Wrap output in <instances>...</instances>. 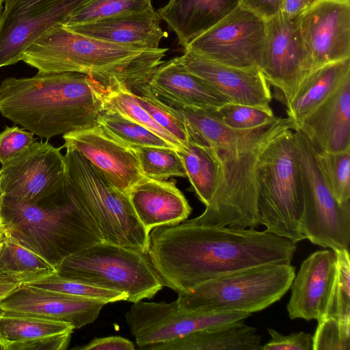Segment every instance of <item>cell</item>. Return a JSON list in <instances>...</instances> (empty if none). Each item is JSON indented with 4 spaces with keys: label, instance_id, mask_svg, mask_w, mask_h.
<instances>
[{
    "label": "cell",
    "instance_id": "cell-1",
    "mask_svg": "<svg viewBox=\"0 0 350 350\" xmlns=\"http://www.w3.org/2000/svg\"><path fill=\"white\" fill-rule=\"evenodd\" d=\"M297 243L267 230L196 224L154 228L147 256L163 286L177 293L245 269L291 262Z\"/></svg>",
    "mask_w": 350,
    "mask_h": 350
},
{
    "label": "cell",
    "instance_id": "cell-2",
    "mask_svg": "<svg viewBox=\"0 0 350 350\" xmlns=\"http://www.w3.org/2000/svg\"><path fill=\"white\" fill-rule=\"evenodd\" d=\"M105 88L81 72L8 77L0 83V113L49 139L98 124Z\"/></svg>",
    "mask_w": 350,
    "mask_h": 350
},
{
    "label": "cell",
    "instance_id": "cell-3",
    "mask_svg": "<svg viewBox=\"0 0 350 350\" xmlns=\"http://www.w3.org/2000/svg\"><path fill=\"white\" fill-rule=\"evenodd\" d=\"M167 50L120 45L57 24L26 49L21 61L39 73L81 72L105 88L124 86L133 92L148 83Z\"/></svg>",
    "mask_w": 350,
    "mask_h": 350
},
{
    "label": "cell",
    "instance_id": "cell-4",
    "mask_svg": "<svg viewBox=\"0 0 350 350\" xmlns=\"http://www.w3.org/2000/svg\"><path fill=\"white\" fill-rule=\"evenodd\" d=\"M1 206L3 233L55 268L71 254L103 241L93 219L66 193L63 200L46 206L7 200Z\"/></svg>",
    "mask_w": 350,
    "mask_h": 350
},
{
    "label": "cell",
    "instance_id": "cell-5",
    "mask_svg": "<svg viewBox=\"0 0 350 350\" xmlns=\"http://www.w3.org/2000/svg\"><path fill=\"white\" fill-rule=\"evenodd\" d=\"M64 190L95 222L103 240L147 254L148 234L126 195L79 152L66 147Z\"/></svg>",
    "mask_w": 350,
    "mask_h": 350
},
{
    "label": "cell",
    "instance_id": "cell-6",
    "mask_svg": "<svg viewBox=\"0 0 350 350\" xmlns=\"http://www.w3.org/2000/svg\"><path fill=\"white\" fill-rule=\"evenodd\" d=\"M256 178L261 225L295 243L304 239V190L294 130L282 131L266 146Z\"/></svg>",
    "mask_w": 350,
    "mask_h": 350
},
{
    "label": "cell",
    "instance_id": "cell-7",
    "mask_svg": "<svg viewBox=\"0 0 350 350\" xmlns=\"http://www.w3.org/2000/svg\"><path fill=\"white\" fill-rule=\"evenodd\" d=\"M295 276L291 263H275L229 273L178 293L176 300L185 311H261L279 301Z\"/></svg>",
    "mask_w": 350,
    "mask_h": 350
},
{
    "label": "cell",
    "instance_id": "cell-8",
    "mask_svg": "<svg viewBox=\"0 0 350 350\" xmlns=\"http://www.w3.org/2000/svg\"><path fill=\"white\" fill-rule=\"evenodd\" d=\"M56 269L64 277L124 293L133 303L163 287L147 254L104 241L71 254Z\"/></svg>",
    "mask_w": 350,
    "mask_h": 350
},
{
    "label": "cell",
    "instance_id": "cell-9",
    "mask_svg": "<svg viewBox=\"0 0 350 350\" xmlns=\"http://www.w3.org/2000/svg\"><path fill=\"white\" fill-rule=\"evenodd\" d=\"M282 132L267 137L248 149H216L222 163L221 180L204 211L189 221L196 224L242 229L256 228L261 225L258 207L257 165L266 146Z\"/></svg>",
    "mask_w": 350,
    "mask_h": 350
},
{
    "label": "cell",
    "instance_id": "cell-10",
    "mask_svg": "<svg viewBox=\"0 0 350 350\" xmlns=\"http://www.w3.org/2000/svg\"><path fill=\"white\" fill-rule=\"evenodd\" d=\"M62 148L34 142L15 154L0 169V201L46 206L65 197L66 174Z\"/></svg>",
    "mask_w": 350,
    "mask_h": 350
},
{
    "label": "cell",
    "instance_id": "cell-11",
    "mask_svg": "<svg viewBox=\"0 0 350 350\" xmlns=\"http://www.w3.org/2000/svg\"><path fill=\"white\" fill-rule=\"evenodd\" d=\"M304 190L302 231L312 243L332 250L350 246V200L340 204L325 184L307 137L294 130Z\"/></svg>",
    "mask_w": 350,
    "mask_h": 350
},
{
    "label": "cell",
    "instance_id": "cell-12",
    "mask_svg": "<svg viewBox=\"0 0 350 350\" xmlns=\"http://www.w3.org/2000/svg\"><path fill=\"white\" fill-rule=\"evenodd\" d=\"M265 38V21L239 5L184 50L228 66L260 68Z\"/></svg>",
    "mask_w": 350,
    "mask_h": 350
},
{
    "label": "cell",
    "instance_id": "cell-13",
    "mask_svg": "<svg viewBox=\"0 0 350 350\" xmlns=\"http://www.w3.org/2000/svg\"><path fill=\"white\" fill-rule=\"evenodd\" d=\"M251 315L243 312L185 311L172 303H134L125 314L128 325L140 349L174 340L196 331L242 321Z\"/></svg>",
    "mask_w": 350,
    "mask_h": 350
},
{
    "label": "cell",
    "instance_id": "cell-14",
    "mask_svg": "<svg viewBox=\"0 0 350 350\" xmlns=\"http://www.w3.org/2000/svg\"><path fill=\"white\" fill-rule=\"evenodd\" d=\"M86 0H5L0 15V68L21 61L26 49Z\"/></svg>",
    "mask_w": 350,
    "mask_h": 350
},
{
    "label": "cell",
    "instance_id": "cell-15",
    "mask_svg": "<svg viewBox=\"0 0 350 350\" xmlns=\"http://www.w3.org/2000/svg\"><path fill=\"white\" fill-rule=\"evenodd\" d=\"M297 23L308 72L350 58V0H314Z\"/></svg>",
    "mask_w": 350,
    "mask_h": 350
},
{
    "label": "cell",
    "instance_id": "cell-16",
    "mask_svg": "<svg viewBox=\"0 0 350 350\" xmlns=\"http://www.w3.org/2000/svg\"><path fill=\"white\" fill-rule=\"evenodd\" d=\"M266 38L260 69L270 85L281 94L286 107L308 73L297 18L282 12L265 21Z\"/></svg>",
    "mask_w": 350,
    "mask_h": 350
},
{
    "label": "cell",
    "instance_id": "cell-17",
    "mask_svg": "<svg viewBox=\"0 0 350 350\" xmlns=\"http://www.w3.org/2000/svg\"><path fill=\"white\" fill-rule=\"evenodd\" d=\"M62 148L71 147L94 165L118 190L128 195L145 177L132 148L100 124L63 135Z\"/></svg>",
    "mask_w": 350,
    "mask_h": 350
},
{
    "label": "cell",
    "instance_id": "cell-18",
    "mask_svg": "<svg viewBox=\"0 0 350 350\" xmlns=\"http://www.w3.org/2000/svg\"><path fill=\"white\" fill-rule=\"evenodd\" d=\"M183 65L230 102L269 106L270 85L258 68H239L221 64L188 51L178 57Z\"/></svg>",
    "mask_w": 350,
    "mask_h": 350
},
{
    "label": "cell",
    "instance_id": "cell-19",
    "mask_svg": "<svg viewBox=\"0 0 350 350\" xmlns=\"http://www.w3.org/2000/svg\"><path fill=\"white\" fill-rule=\"evenodd\" d=\"M107 304L21 284L0 304V310L62 321L79 329L93 323Z\"/></svg>",
    "mask_w": 350,
    "mask_h": 350
},
{
    "label": "cell",
    "instance_id": "cell-20",
    "mask_svg": "<svg viewBox=\"0 0 350 350\" xmlns=\"http://www.w3.org/2000/svg\"><path fill=\"white\" fill-rule=\"evenodd\" d=\"M176 112L184 124L189 141L225 151L248 149L274 133L294 129L288 118H276L261 126L241 130L224 124L212 109L183 107L176 108Z\"/></svg>",
    "mask_w": 350,
    "mask_h": 350
},
{
    "label": "cell",
    "instance_id": "cell-21",
    "mask_svg": "<svg viewBox=\"0 0 350 350\" xmlns=\"http://www.w3.org/2000/svg\"><path fill=\"white\" fill-rule=\"evenodd\" d=\"M336 273L332 250H319L303 261L291 285L286 306L291 319L319 321L325 315Z\"/></svg>",
    "mask_w": 350,
    "mask_h": 350
},
{
    "label": "cell",
    "instance_id": "cell-22",
    "mask_svg": "<svg viewBox=\"0 0 350 350\" xmlns=\"http://www.w3.org/2000/svg\"><path fill=\"white\" fill-rule=\"evenodd\" d=\"M148 85L161 100L175 108L215 109L230 102L198 76L189 71L178 57L163 62Z\"/></svg>",
    "mask_w": 350,
    "mask_h": 350
},
{
    "label": "cell",
    "instance_id": "cell-23",
    "mask_svg": "<svg viewBox=\"0 0 350 350\" xmlns=\"http://www.w3.org/2000/svg\"><path fill=\"white\" fill-rule=\"evenodd\" d=\"M297 130L317 152L350 148V77L305 118Z\"/></svg>",
    "mask_w": 350,
    "mask_h": 350
},
{
    "label": "cell",
    "instance_id": "cell-24",
    "mask_svg": "<svg viewBox=\"0 0 350 350\" xmlns=\"http://www.w3.org/2000/svg\"><path fill=\"white\" fill-rule=\"evenodd\" d=\"M161 21L158 12L152 7L66 27L100 40L143 49H156L159 48L162 38L167 36L161 27Z\"/></svg>",
    "mask_w": 350,
    "mask_h": 350
},
{
    "label": "cell",
    "instance_id": "cell-25",
    "mask_svg": "<svg viewBox=\"0 0 350 350\" xmlns=\"http://www.w3.org/2000/svg\"><path fill=\"white\" fill-rule=\"evenodd\" d=\"M129 201L146 232L155 227L173 226L187 219L191 208L176 180L145 176L131 189Z\"/></svg>",
    "mask_w": 350,
    "mask_h": 350
},
{
    "label": "cell",
    "instance_id": "cell-26",
    "mask_svg": "<svg viewBox=\"0 0 350 350\" xmlns=\"http://www.w3.org/2000/svg\"><path fill=\"white\" fill-rule=\"evenodd\" d=\"M74 329L68 323L0 310L3 350H64Z\"/></svg>",
    "mask_w": 350,
    "mask_h": 350
},
{
    "label": "cell",
    "instance_id": "cell-27",
    "mask_svg": "<svg viewBox=\"0 0 350 350\" xmlns=\"http://www.w3.org/2000/svg\"><path fill=\"white\" fill-rule=\"evenodd\" d=\"M240 0H169L158 13L184 49L239 5Z\"/></svg>",
    "mask_w": 350,
    "mask_h": 350
},
{
    "label": "cell",
    "instance_id": "cell-28",
    "mask_svg": "<svg viewBox=\"0 0 350 350\" xmlns=\"http://www.w3.org/2000/svg\"><path fill=\"white\" fill-rule=\"evenodd\" d=\"M261 336L243 320L196 331L142 350H260Z\"/></svg>",
    "mask_w": 350,
    "mask_h": 350
},
{
    "label": "cell",
    "instance_id": "cell-29",
    "mask_svg": "<svg viewBox=\"0 0 350 350\" xmlns=\"http://www.w3.org/2000/svg\"><path fill=\"white\" fill-rule=\"evenodd\" d=\"M350 77V58L323 65L308 72L286 107L297 130L305 118Z\"/></svg>",
    "mask_w": 350,
    "mask_h": 350
},
{
    "label": "cell",
    "instance_id": "cell-30",
    "mask_svg": "<svg viewBox=\"0 0 350 350\" xmlns=\"http://www.w3.org/2000/svg\"><path fill=\"white\" fill-rule=\"evenodd\" d=\"M188 178L199 200L207 206L215 193L222 175V163L217 150L189 141L176 149Z\"/></svg>",
    "mask_w": 350,
    "mask_h": 350
},
{
    "label": "cell",
    "instance_id": "cell-31",
    "mask_svg": "<svg viewBox=\"0 0 350 350\" xmlns=\"http://www.w3.org/2000/svg\"><path fill=\"white\" fill-rule=\"evenodd\" d=\"M0 273L21 284L57 272L56 268L17 240L2 232Z\"/></svg>",
    "mask_w": 350,
    "mask_h": 350
},
{
    "label": "cell",
    "instance_id": "cell-32",
    "mask_svg": "<svg viewBox=\"0 0 350 350\" xmlns=\"http://www.w3.org/2000/svg\"><path fill=\"white\" fill-rule=\"evenodd\" d=\"M103 110L117 112L163 138L176 149L183 145L163 127L138 103L134 93L124 86L105 88Z\"/></svg>",
    "mask_w": 350,
    "mask_h": 350
},
{
    "label": "cell",
    "instance_id": "cell-33",
    "mask_svg": "<svg viewBox=\"0 0 350 350\" xmlns=\"http://www.w3.org/2000/svg\"><path fill=\"white\" fill-rule=\"evenodd\" d=\"M314 161L336 200L340 204L350 200V148L339 152L314 150Z\"/></svg>",
    "mask_w": 350,
    "mask_h": 350
},
{
    "label": "cell",
    "instance_id": "cell-34",
    "mask_svg": "<svg viewBox=\"0 0 350 350\" xmlns=\"http://www.w3.org/2000/svg\"><path fill=\"white\" fill-rule=\"evenodd\" d=\"M23 284L46 291L102 300L107 304L127 300V295L124 293L100 288L64 277L57 272H54Z\"/></svg>",
    "mask_w": 350,
    "mask_h": 350
},
{
    "label": "cell",
    "instance_id": "cell-35",
    "mask_svg": "<svg viewBox=\"0 0 350 350\" xmlns=\"http://www.w3.org/2000/svg\"><path fill=\"white\" fill-rule=\"evenodd\" d=\"M131 148L145 176L157 180H167L173 176L186 177L176 149L159 146Z\"/></svg>",
    "mask_w": 350,
    "mask_h": 350
},
{
    "label": "cell",
    "instance_id": "cell-36",
    "mask_svg": "<svg viewBox=\"0 0 350 350\" xmlns=\"http://www.w3.org/2000/svg\"><path fill=\"white\" fill-rule=\"evenodd\" d=\"M98 124L131 147L159 146L175 148L152 131L117 112L103 110Z\"/></svg>",
    "mask_w": 350,
    "mask_h": 350
},
{
    "label": "cell",
    "instance_id": "cell-37",
    "mask_svg": "<svg viewBox=\"0 0 350 350\" xmlns=\"http://www.w3.org/2000/svg\"><path fill=\"white\" fill-rule=\"evenodd\" d=\"M152 8V0H86L62 24L72 26Z\"/></svg>",
    "mask_w": 350,
    "mask_h": 350
},
{
    "label": "cell",
    "instance_id": "cell-38",
    "mask_svg": "<svg viewBox=\"0 0 350 350\" xmlns=\"http://www.w3.org/2000/svg\"><path fill=\"white\" fill-rule=\"evenodd\" d=\"M336 256V273L323 318L350 320L349 250H333Z\"/></svg>",
    "mask_w": 350,
    "mask_h": 350
},
{
    "label": "cell",
    "instance_id": "cell-39",
    "mask_svg": "<svg viewBox=\"0 0 350 350\" xmlns=\"http://www.w3.org/2000/svg\"><path fill=\"white\" fill-rule=\"evenodd\" d=\"M138 103L152 116L154 120L178 139L183 146L187 144L188 136L183 122L172 107L157 97L148 83L133 92Z\"/></svg>",
    "mask_w": 350,
    "mask_h": 350
},
{
    "label": "cell",
    "instance_id": "cell-40",
    "mask_svg": "<svg viewBox=\"0 0 350 350\" xmlns=\"http://www.w3.org/2000/svg\"><path fill=\"white\" fill-rule=\"evenodd\" d=\"M212 111L226 126L241 130L261 126L277 118L269 106H252L232 102L212 109Z\"/></svg>",
    "mask_w": 350,
    "mask_h": 350
},
{
    "label": "cell",
    "instance_id": "cell-41",
    "mask_svg": "<svg viewBox=\"0 0 350 350\" xmlns=\"http://www.w3.org/2000/svg\"><path fill=\"white\" fill-rule=\"evenodd\" d=\"M313 336V350H350V320L323 318Z\"/></svg>",
    "mask_w": 350,
    "mask_h": 350
},
{
    "label": "cell",
    "instance_id": "cell-42",
    "mask_svg": "<svg viewBox=\"0 0 350 350\" xmlns=\"http://www.w3.org/2000/svg\"><path fill=\"white\" fill-rule=\"evenodd\" d=\"M33 135L31 132L16 126L6 127L0 133V163L4 164L34 142Z\"/></svg>",
    "mask_w": 350,
    "mask_h": 350
},
{
    "label": "cell",
    "instance_id": "cell-43",
    "mask_svg": "<svg viewBox=\"0 0 350 350\" xmlns=\"http://www.w3.org/2000/svg\"><path fill=\"white\" fill-rule=\"evenodd\" d=\"M271 340L261 347L260 350H313V336L308 333L299 332L283 335L269 328Z\"/></svg>",
    "mask_w": 350,
    "mask_h": 350
},
{
    "label": "cell",
    "instance_id": "cell-44",
    "mask_svg": "<svg viewBox=\"0 0 350 350\" xmlns=\"http://www.w3.org/2000/svg\"><path fill=\"white\" fill-rule=\"evenodd\" d=\"M77 350H133V342L119 336L96 338L86 345L78 346Z\"/></svg>",
    "mask_w": 350,
    "mask_h": 350
},
{
    "label": "cell",
    "instance_id": "cell-45",
    "mask_svg": "<svg viewBox=\"0 0 350 350\" xmlns=\"http://www.w3.org/2000/svg\"><path fill=\"white\" fill-rule=\"evenodd\" d=\"M283 0H240L239 6L267 21L281 12Z\"/></svg>",
    "mask_w": 350,
    "mask_h": 350
},
{
    "label": "cell",
    "instance_id": "cell-46",
    "mask_svg": "<svg viewBox=\"0 0 350 350\" xmlns=\"http://www.w3.org/2000/svg\"><path fill=\"white\" fill-rule=\"evenodd\" d=\"M314 0H283L281 12L290 19L297 18Z\"/></svg>",
    "mask_w": 350,
    "mask_h": 350
},
{
    "label": "cell",
    "instance_id": "cell-47",
    "mask_svg": "<svg viewBox=\"0 0 350 350\" xmlns=\"http://www.w3.org/2000/svg\"><path fill=\"white\" fill-rule=\"evenodd\" d=\"M21 285L20 282L11 280L0 273V304Z\"/></svg>",
    "mask_w": 350,
    "mask_h": 350
},
{
    "label": "cell",
    "instance_id": "cell-48",
    "mask_svg": "<svg viewBox=\"0 0 350 350\" xmlns=\"http://www.w3.org/2000/svg\"><path fill=\"white\" fill-rule=\"evenodd\" d=\"M2 232H3V221H2V217L0 214V235L2 234Z\"/></svg>",
    "mask_w": 350,
    "mask_h": 350
},
{
    "label": "cell",
    "instance_id": "cell-49",
    "mask_svg": "<svg viewBox=\"0 0 350 350\" xmlns=\"http://www.w3.org/2000/svg\"><path fill=\"white\" fill-rule=\"evenodd\" d=\"M5 0H0V15L3 10V3Z\"/></svg>",
    "mask_w": 350,
    "mask_h": 350
},
{
    "label": "cell",
    "instance_id": "cell-50",
    "mask_svg": "<svg viewBox=\"0 0 350 350\" xmlns=\"http://www.w3.org/2000/svg\"><path fill=\"white\" fill-rule=\"evenodd\" d=\"M0 350H3V347H2L1 341H0Z\"/></svg>",
    "mask_w": 350,
    "mask_h": 350
},
{
    "label": "cell",
    "instance_id": "cell-51",
    "mask_svg": "<svg viewBox=\"0 0 350 350\" xmlns=\"http://www.w3.org/2000/svg\"><path fill=\"white\" fill-rule=\"evenodd\" d=\"M1 235H0V251H1Z\"/></svg>",
    "mask_w": 350,
    "mask_h": 350
},
{
    "label": "cell",
    "instance_id": "cell-52",
    "mask_svg": "<svg viewBox=\"0 0 350 350\" xmlns=\"http://www.w3.org/2000/svg\"><path fill=\"white\" fill-rule=\"evenodd\" d=\"M1 201H0V214H1Z\"/></svg>",
    "mask_w": 350,
    "mask_h": 350
}]
</instances>
